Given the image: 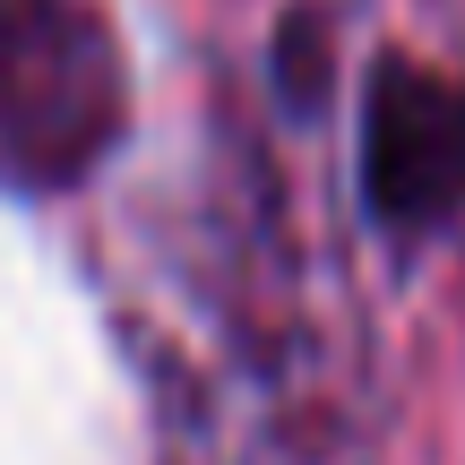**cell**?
I'll return each mask as SVG.
<instances>
[{
  "mask_svg": "<svg viewBox=\"0 0 465 465\" xmlns=\"http://www.w3.org/2000/svg\"><path fill=\"white\" fill-rule=\"evenodd\" d=\"M362 190L380 224H449L465 207V86L380 61L362 95Z\"/></svg>",
  "mask_w": 465,
  "mask_h": 465,
  "instance_id": "6da1fadb",
  "label": "cell"
}]
</instances>
